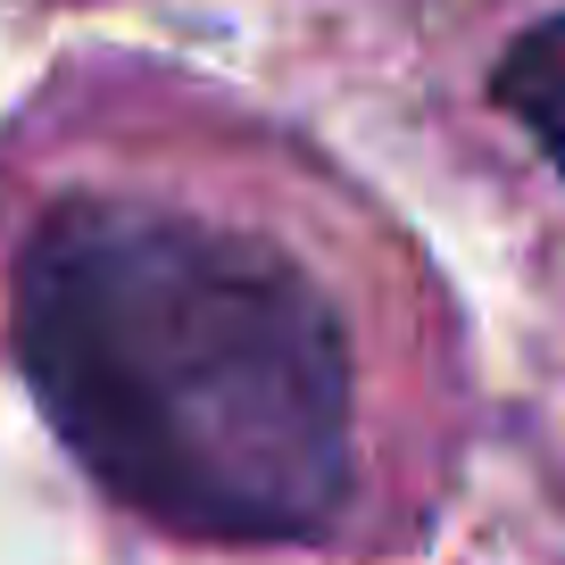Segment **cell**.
<instances>
[{
    "label": "cell",
    "instance_id": "cell-1",
    "mask_svg": "<svg viewBox=\"0 0 565 565\" xmlns=\"http://www.w3.org/2000/svg\"><path fill=\"white\" fill-rule=\"evenodd\" d=\"M9 341L67 458L192 541H317L358 475L350 333L300 258L134 192L42 209Z\"/></svg>",
    "mask_w": 565,
    "mask_h": 565
},
{
    "label": "cell",
    "instance_id": "cell-2",
    "mask_svg": "<svg viewBox=\"0 0 565 565\" xmlns=\"http://www.w3.org/2000/svg\"><path fill=\"white\" fill-rule=\"evenodd\" d=\"M491 100L541 141V159L557 167V183H565V9L541 18V25H524V34L499 51Z\"/></svg>",
    "mask_w": 565,
    "mask_h": 565
}]
</instances>
